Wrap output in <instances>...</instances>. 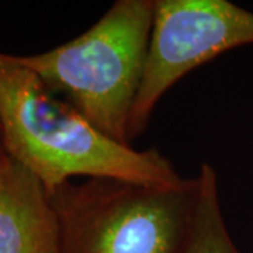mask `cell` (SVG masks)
I'll return each instance as SVG.
<instances>
[{
	"mask_svg": "<svg viewBox=\"0 0 253 253\" xmlns=\"http://www.w3.org/2000/svg\"><path fill=\"white\" fill-rule=\"evenodd\" d=\"M0 253H63L48 190L11 158L0 165Z\"/></svg>",
	"mask_w": 253,
	"mask_h": 253,
	"instance_id": "cell-5",
	"label": "cell"
},
{
	"mask_svg": "<svg viewBox=\"0 0 253 253\" xmlns=\"http://www.w3.org/2000/svg\"><path fill=\"white\" fill-rule=\"evenodd\" d=\"M155 0H117L83 34L20 61L110 138L131 145L128 126L144 81Z\"/></svg>",
	"mask_w": 253,
	"mask_h": 253,
	"instance_id": "cell-2",
	"label": "cell"
},
{
	"mask_svg": "<svg viewBox=\"0 0 253 253\" xmlns=\"http://www.w3.org/2000/svg\"><path fill=\"white\" fill-rule=\"evenodd\" d=\"M253 44V13L228 0H155L144 81L131 114L129 142L181 78L221 54Z\"/></svg>",
	"mask_w": 253,
	"mask_h": 253,
	"instance_id": "cell-4",
	"label": "cell"
},
{
	"mask_svg": "<svg viewBox=\"0 0 253 253\" xmlns=\"http://www.w3.org/2000/svg\"><path fill=\"white\" fill-rule=\"evenodd\" d=\"M7 155H6V152H4V149H3V146L0 145V165H3V163L7 161Z\"/></svg>",
	"mask_w": 253,
	"mask_h": 253,
	"instance_id": "cell-7",
	"label": "cell"
},
{
	"mask_svg": "<svg viewBox=\"0 0 253 253\" xmlns=\"http://www.w3.org/2000/svg\"><path fill=\"white\" fill-rule=\"evenodd\" d=\"M0 145L48 193L75 177L151 186L184 179L158 149L136 151L101 132L18 55L4 52H0Z\"/></svg>",
	"mask_w": 253,
	"mask_h": 253,
	"instance_id": "cell-1",
	"label": "cell"
},
{
	"mask_svg": "<svg viewBox=\"0 0 253 253\" xmlns=\"http://www.w3.org/2000/svg\"><path fill=\"white\" fill-rule=\"evenodd\" d=\"M197 191V176L169 186L86 179L49 196L63 253H179Z\"/></svg>",
	"mask_w": 253,
	"mask_h": 253,
	"instance_id": "cell-3",
	"label": "cell"
},
{
	"mask_svg": "<svg viewBox=\"0 0 253 253\" xmlns=\"http://www.w3.org/2000/svg\"><path fill=\"white\" fill-rule=\"evenodd\" d=\"M197 180L196 208L179 253H241L226 229L217 173L210 163H201Z\"/></svg>",
	"mask_w": 253,
	"mask_h": 253,
	"instance_id": "cell-6",
	"label": "cell"
}]
</instances>
